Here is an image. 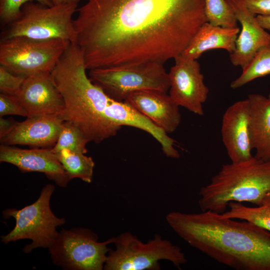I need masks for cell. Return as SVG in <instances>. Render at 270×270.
Listing matches in <instances>:
<instances>
[{
	"label": "cell",
	"instance_id": "cell-17",
	"mask_svg": "<svg viewBox=\"0 0 270 270\" xmlns=\"http://www.w3.org/2000/svg\"><path fill=\"white\" fill-rule=\"evenodd\" d=\"M126 102L167 134L174 132L181 121L179 106L167 92L142 90L130 94Z\"/></svg>",
	"mask_w": 270,
	"mask_h": 270
},
{
	"label": "cell",
	"instance_id": "cell-9",
	"mask_svg": "<svg viewBox=\"0 0 270 270\" xmlns=\"http://www.w3.org/2000/svg\"><path fill=\"white\" fill-rule=\"evenodd\" d=\"M70 43L62 39L39 40L16 37L0 42V65L28 78L50 72Z\"/></svg>",
	"mask_w": 270,
	"mask_h": 270
},
{
	"label": "cell",
	"instance_id": "cell-18",
	"mask_svg": "<svg viewBox=\"0 0 270 270\" xmlns=\"http://www.w3.org/2000/svg\"><path fill=\"white\" fill-rule=\"evenodd\" d=\"M105 114L119 126H128L146 131L160 144L162 150L166 156L172 158H180V154L174 146V140L150 119L126 102L116 101L110 98Z\"/></svg>",
	"mask_w": 270,
	"mask_h": 270
},
{
	"label": "cell",
	"instance_id": "cell-24",
	"mask_svg": "<svg viewBox=\"0 0 270 270\" xmlns=\"http://www.w3.org/2000/svg\"><path fill=\"white\" fill-rule=\"evenodd\" d=\"M204 12L207 22L212 25L238 27L236 16L226 0H204Z\"/></svg>",
	"mask_w": 270,
	"mask_h": 270
},
{
	"label": "cell",
	"instance_id": "cell-6",
	"mask_svg": "<svg viewBox=\"0 0 270 270\" xmlns=\"http://www.w3.org/2000/svg\"><path fill=\"white\" fill-rule=\"evenodd\" d=\"M115 249H110L105 270H159L160 260H167L180 269L186 263L184 252L178 246L158 234L144 242L131 232L114 236Z\"/></svg>",
	"mask_w": 270,
	"mask_h": 270
},
{
	"label": "cell",
	"instance_id": "cell-22",
	"mask_svg": "<svg viewBox=\"0 0 270 270\" xmlns=\"http://www.w3.org/2000/svg\"><path fill=\"white\" fill-rule=\"evenodd\" d=\"M54 153L70 180L78 178L87 183L92 182L95 164L92 157L68 149H62Z\"/></svg>",
	"mask_w": 270,
	"mask_h": 270
},
{
	"label": "cell",
	"instance_id": "cell-2",
	"mask_svg": "<svg viewBox=\"0 0 270 270\" xmlns=\"http://www.w3.org/2000/svg\"><path fill=\"white\" fill-rule=\"evenodd\" d=\"M166 220L180 238L221 264L236 270H270V232L266 230L210 210L172 212Z\"/></svg>",
	"mask_w": 270,
	"mask_h": 270
},
{
	"label": "cell",
	"instance_id": "cell-27",
	"mask_svg": "<svg viewBox=\"0 0 270 270\" xmlns=\"http://www.w3.org/2000/svg\"><path fill=\"white\" fill-rule=\"evenodd\" d=\"M26 78L15 74L0 65V93L14 96L19 90Z\"/></svg>",
	"mask_w": 270,
	"mask_h": 270
},
{
	"label": "cell",
	"instance_id": "cell-15",
	"mask_svg": "<svg viewBox=\"0 0 270 270\" xmlns=\"http://www.w3.org/2000/svg\"><path fill=\"white\" fill-rule=\"evenodd\" d=\"M226 0L242 27L230 60L234 66L242 68L260 49L270 48V34L260 26L256 15L248 9L243 0Z\"/></svg>",
	"mask_w": 270,
	"mask_h": 270
},
{
	"label": "cell",
	"instance_id": "cell-32",
	"mask_svg": "<svg viewBox=\"0 0 270 270\" xmlns=\"http://www.w3.org/2000/svg\"><path fill=\"white\" fill-rule=\"evenodd\" d=\"M80 0H51L54 5H58L66 4H78Z\"/></svg>",
	"mask_w": 270,
	"mask_h": 270
},
{
	"label": "cell",
	"instance_id": "cell-31",
	"mask_svg": "<svg viewBox=\"0 0 270 270\" xmlns=\"http://www.w3.org/2000/svg\"><path fill=\"white\" fill-rule=\"evenodd\" d=\"M256 18L258 22L262 28L270 30V16L258 15Z\"/></svg>",
	"mask_w": 270,
	"mask_h": 270
},
{
	"label": "cell",
	"instance_id": "cell-1",
	"mask_svg": "<svg viewBox=\"0 0 270 270\" xmlns=\"http://www.w3.org/2000/svg\"><path fill=\"white\" fill-rule=\"evenodd\" d=\"M77 11L76 43L89 70L164 64L207 22L204 0H86Z\"/></svg>",
	"mask_w": 270,
	"mask_h": 270
},
{
	"label": "cell",
	"instance_id": "cell-12",
	"mask_svg": "<svg viewBox=\"0 0 270 270\" xmlns=\"http://www.w3.org/2000/svg\"><path fill=\"white\" fill-rule=\"evenodd\" d=\"M13 96L26 110L28 117L52 116L63 120L64 102L50 72H40L26 78Z\"/></svg>",
	"mask_w": 270,
	"mask_h": 270
},
{
	"label": "cell",
	"instance_id": "cell-11",
	"mask_svg": "<svg viewBox=\"0 0 270 270\" xmlns=\"http://www.w3.org/2000/svg\"><path fill=\"white\" fill-rule=\"evenodd\" d=\"M174 61L168 73L169 95L179 106L202 116L203 104L207 100L209 90L204 82L199 62L182 54Z\"/></svg>",
	"mask_w": 270,
	"mask_h": 270
},
{
	"label": "cell",
	"instance_id": "cell-16",
	"mask_svg": "<svg viewBox=\"0 0 270 270\" xmlns=\"http://www.w3.org/2000/svg\"><path fill=\"white\" fill-rule=\"evenodd\" d=\"M64 122L58 117H27L24 121L18 122L8 134L0 138V143L9 146H28L30 148H52Z\"/></svg>",
	"mask_w": 270,
	"mask_h": 270
},
{
	"label": "cell",
	"instance_id": "cell-30",
	"mask_svg": "<svg viewBox=\"0 0 270 270\" xmlns=\"http://www.w3.org/2000/svg\"><path fill=\"white\" fill-rule=\"evenodd\" d=\"M18 122L12 118H0V138L8 134L14 127Z\"/></svg>",
	"mask_w": 270,
	"mask_h": 270
},
{
	"label": "cell",
	"instance_id": "cell-10",
	"mask_svg": "<svg viewBox=\"0 0 270 270\" xmlns=\"http://www.w3.org/2000/svg\"><path fill=\"white\" fill-rule=\"evenodd\" d=\"M90 230L75 228H62L48 248L52 262L64 270H102L114 237L103 242Z\"/></svg>",
	"mask_w": 270,
	"mask_h": 270
},
{
	"label": "cell",
	"instance_id": "cell-14",
	"mask_svg": "<svg viewBox=\"0 0 270 270\" xmlns=\"http://www.w3.org/2000/svg\"><path fill=\"white\" fill-rule=\"evenodd\" d=\"M250 106L248 98L234 102L222 116V136L231 162L247 160L253 156L250 136Z\"/></svg>",
	"mask_w": 270,
	"mask_h": 270
},
{
	"label": "cell",
	"instance_id": "cell-21",
	"mask_svg": "<svg viewBox=\"0 0 270 270\" xmlns=\"http://www.w3.org/2000/svg\"><path fill=\"white\" fill-rule=\"evenodd\" d=\"M256 206L249 207L241 202H232L228 204L229 210L220 214V216L246 220L270 232V193Z\"/></svg>",
	"mask_w": 270,
	"mask_h": 270
},
{
	"label": "cell",
	"instance_id": "cell-3",
	"mask_svg": "<svg viewBox=\"0 0 270 270\" xmlns=\"http://www.w3.org/2000/svg\"><path fill=\"white\" fill-rule=\"evenodd\" d=\"M86 70L80 48L70 42L50 76L64 99V120L78 128L89 142L99 144L116 135L122 126L106 116L110 98L90 80Z\"/></svg>",
	"mask_w": 270,
	"mask_h": 270
},
{
	"label": "cell",
	"instance_id": "cell-20",
	"mask_svg": "<svg viewBox=\"0 0 270 270\" xmlns=\"http://www.w3.org/2000/svg\"><path fill=\"white\" fill-rule=\"evenodd\" d=\"M250 102V136L258 158L270 160V94L248 95Z\"/></svg>",
	"mask_w": 270,
	"mask_h": 270
},
{
	"label": "cell",
	"instance_id": "cell-5",
	"mask_svg": "<svg viewBox=\"0 0 270 270\" xmlns=\"http://www.w3.org/2000/svg\"><path fill=\"white\" fill-rule=\"evenodd\" d=\"M75 3L46 6L31 1L21 8L20 16L8 24L1 33V40L16 37L34 40L62 39L76 42L74 14Z\"/></svg>",
	"mask_w": 270,
	"mask_h": 270
},
{
	"label": "cell",
	"instance_id": "cell-28",
	"mask_svg": "<svg viewBox=\"0 0 270 270\" xmlns=\"http://www.w3.org/2000/svg\"><path fill=\"white\" fill-rule=\"evenodd\" d=\"M7 115H16L27 118L28 114L14 96L0 93V116Z\"/></svg>",
	"mask_w": 270,
	"mask_h": 270
},
{
	"label": "cell",
	"instance_id": "cell-26",
	"mask_svg": "<svg viewBox=\"0 0 270 270\" xmlns=\"http://www.w3.org/2000/svg\"><path fill=\"white\" fill-rule=\"evenodd\" d=\"M36 2L51 6V0H0V20L4 25H8L20 16L22 6L28 2Z\"/></svg>",
	"mask_w": 270,
	"mask_h": 270
},
{
	"label": "cell",
	"instance_id": "cell-13",
	"mask_svg": "<svg viewBox=\"0 0 270 270\" xmlns=\"http://www.w3.org/2000/svg\"><path fill=\"white\" fill-rule=\"evenodd\" d=\"M0 162L12 164L22 172L44 173L62 188H66L70 180L52 148L24 149L1 144Z\"/></svg>",
	"mask_w": 270,
	"mask_h": 270
},
{
	"label": "cell",
	"instance_id": "cell-25",
	"mask_svg": "<svg viewBox=\"0 0 270 270\" xmlns=\"http://www.w3.org/2000/svg\"><path fill=\"white\" fill-rule=\"evenodd\" d=\"M90 142L80 129L68 121H64L58 139L52 148L53 152L62 149L86 154Z\"/></svg>",
	"mask_w": 270,
	"mask_h": 270
},
{
	"label": "cell",
	"instance_id": "cell-29",
	"mask_svg": "<svg viewBox=\"0 0 270 270\" xmlns=\"http://www.w3.org/2000/svg\"><path fill=\"white\" fill-rule=\"evenodd\" d=\"M248 9L253 14L270 16V0H243Z\"/></svg>",
	"mask_w": 270,
	"mask_h": 270
},
{
	"label": "cell",
	"instance_id": "cell-4",
	"mask_svg": "<svg viewBox=\"0 0 270 270\" xmlns=\"http://www.w3.org/2000/svg\"><path fill=\"white\" fill-rule=\"evenodd\" d=\"M270 193V160L253 156L239 162L223 164L210 182L199 192L202 212L222 214L230 202L260 205Z\"/></svg>",
	"mask_w": 270,
	"mask_h": 270
},
{
	"label": "cell",
	"instance_id": "cell-8",
	"mask_svg": "<svg viewBox=\"0 0 270 270\" xmlns=\"http://www.w3.org/2000/svg\"><path fill=\"white\" fill-rule=\"evenodd\" d=\"M88 76L110 98L120 102L138 91L167 92L170 86L168 74L160 63L94 68Z\"/></svg>",
	"mask_w": 270,
	"mask_h": 270
},
{
	"label": "cell",
	"instance_id": "cell-23",
	"mask_svg": "<svg viewBox=\"0 0 270 270\" xmlns=\"http://www.w3.org/2000/svg\"><path fill=\"white\" fill-rule=\"evenodd\" d=\"M242 70L240 75L232 82V88H240L254 79L270 74V48L260 49Z\"/></svg>",
	"mask_w": 270,
	"mask_h": 270
},
{
	"label": "cell",
	"instance_id": "cell-19",
	"mask_svg": "<svg viewBox=\"0 0 270 270\" xmlns=\"http://www.w3.org/2000/svg\"><path fill=\"white\" fill-rule=\"evenodd\" d=\"M240 32L238 26L226 28L206 22L194 35L182 55L197 60L205 52L216 48L225 50L230 54L235 50Z\"/></svg>",
	"mask_w": 270,
	"mask_h": 270
},
{
	"label": "cell",
	"instance_id": "cell-7",
	"mask_svg": "<svg viewBox=\"0 0 270 270\" xmlns=\"http://www.w3.org/2000/svg\"><path fill=\"white\" fill-rule=\"evenodd\" d=\"M54 189V185L48 184L34 203L20 210L8 208L3 211L5 218L12 217L16 220L12 230L1 236V241L4 244L30 239L32 242L23 249L26 254L38 248H48L53 244L58 234L56 227L66 222L64 218L57 217L50 208V198Z\"/></svg>",
	"mask_w": 270,
	"mask_h": 270
}]
</instances>
